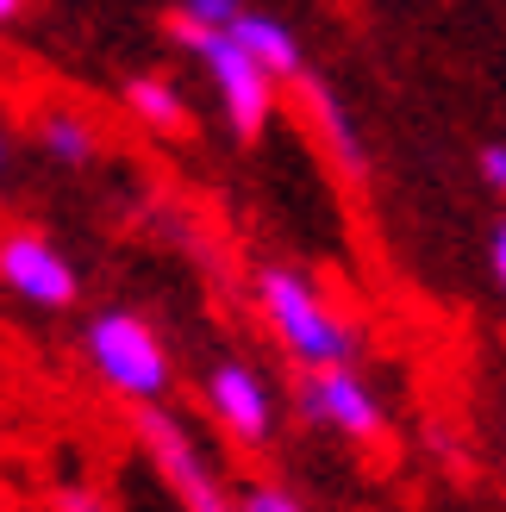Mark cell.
I'll use <instances>...</instances> for the list:
<instances>
[{"label": "cell", "instance_id": "cell-14", "mask_svg": "<svg viewBox=\"0 0 506 512\" xmlns=\"http://www.w3.org/2000/svg\"><path fill=\"white\" fill-rule=\"evenodd\" d=\"M175 13H188L194 25H225V32H232L238 13H244V0H182Z\"/></svg>", "mask_w": 506, "mask_h": 512}, {"label": "cell", "instance_id": "cell-8", "mask_svg": "<svg viewBox=\"0 0 506 512\" xmlns=\"http://www.w3.org/2000/svg\"><path fill=\"white\" fill-rule=\"evenodd\" d=\"M232 38L250 50V57H257L269 75H275V82H294V75H300V38L288 32V25L282 19H269V13H238V25H232Z\"/></svg>", "mask_w": 506, "mask_h": 512}, {"label": "cell", "instance_id": "cell-11", "mask_svg": "<svg viewBox=\"0 0 506 512\" xmlns=\"http://www.w3.org/2000/svg\"><path fill=\"white\" fill-rule=\"evenodd\" d=\"M307 113H313V125H319L325 150H332L350 175H363V138H357V125H350V113L338 107V94L319 88V82H307Z\"/></svg>", "mask_w": 506, "mask_h": 512}, {"label": "cell", "instance_id": "cell-2", "mask_svg": "<svg viewBox=\"0 0 506 512\" xmlns=\"http://www.w3.org/2000/svg\"><path fill=\"white\" fill-rule=\"evenodd\" d=\"M82 350L94 375L107 381L113 394L125 400H163L169 381H175V363H169V344L157 338V325H150L144 313H132V306H107V313H94L88 331H82Z\"/></svg>", "mask_w": 506, "mask_h": 512}, {"label": "cell", "instance_id": "cell-6", "mask_svg": "<svg viewBox=\"0 0 506 512\" xmlns=\"http://www.w3.org/2000/svg\"><path fill=\"white\" fill-rule=\"evenodd\" d=\"M300 413H307L313 425H332V431H344V438H357V444H375V438H382V425H388L375 388L350 363L300 375Z\"/></svg>", "mask_w": 506, "mask_h": 512}, {"label": "cell", "instance_id": "cell-15", "mask_svg": "<svg viewBox=\"0 0 506 512\" xmlns=\"http://www.w3.org/2000/svg\"><path fill=\"white\" fill-rule=\"evenodd\" d=\"M482 182H488L494 194H506V144H488V150H482Z\"/></svg>", "mask_w": 506, "mask_h": 512}, {"label": "cell", "instance_id": "cell-4", "mask_svg": "<svg viewBox=\"0 0 506 512\" xmlns=\"http://www.w3.org/2000/svg\"><path fill=\"white\" fill-rule=\"evenodd\" d=\"M132 431H138V450L150 456V469L163 475V488L175 494V506H182V512H244L238 494L219 481L213 456L200 450V438L169 413V406H157V400L138 406Z\"/></svg>", "mask_w": 506, "mask_h": 512}, {"label": "cell", "instance_id": "cell-9", "mask_svg": "<svg viewBox=\"0 0 506 512\" xmlns=\"http://www.w3.org/2000/svg\"><path fill=\"white\" fill-rule=\"evenodd\" d=\"M125 107H132V119H144L150 132H163V138L188 132V100H182V88H175L169 75H132V82H125Z\"/></svg>", "mask_w": 506, "mask_h": 512}, {"label": "cell", "instance_id": "cell-3", "mask_svg": "<svg viewBox=\"0 0 506 512\" xmlns=\"http://www.w3.org/2000/svg\"><path fill=\"white\" fill-rule=\"evenodd\" d=\"M169 38L182 44L188 57L207 63L213 88H219V107H225V119H232V132L238 138H257L263 125H269V113H275V75L250 57L225 25H194L188 13H175L169 19Z\"/></svg>", "mask_w": 506, "mask_h": 512}, {"label": "cell", "instance_id": "cell-13", "mask_svg": "<svg viewBox=\"0 0 506 512\" xmlns=\"http://www.w3.org/2000/svg\"><path fill=\"white\" fill-rule=\"evenodd\" d=\"M50 512H119V506H107V494L88 481H63V488H50Z\"/></svg>", "mask_w": 506, "mask_h": 512}, {"label": "cell", "instance_id": "cell-17", "mask_svg": "<svg viewBox=\"0 0 506 512\" xmlns=\"http://www.w3.org/2000/svg\"><path fill=\"white\" fill-rule=\"evenodd\" d=\"M19 13H25V0H0V25H13Z\"/></svg>", "mask_w": 506, "mask_h": 512}, {"label": "cell", "instance_id": "cell-5", "mask_svg": "<svg viewBox=\"0 0 506 512\" xmlns=\"http://www.w3.org/2000/svg\"><path fill=\"white\" fill-rule=\"evenodd\" d=\"M0 288L19 294L25 306H44V313H69L82 281L44 232H0Z\"/></svg>", "mask_w": 506, "mask_h": 512}, {"label": "cell", "instance_id": "cell-12", "mask_svg": "<svg viewBox=\"0 0 506 512\" xmlns=\"http://www.w3.org/2000/svg\"><path fill=\"white\" fill-rule=\"evenodd\" d=\"M238 506L244 512H313L300 494H288V488H275V481H250V488L238 494Z\"/></svg>", "mask_w": 506, "mask_h": 512}, {"label": "cell", "instance_id": "cell-1", "mask_svg": "<svg viewBox=\"0 0 506 512\" xmlns=\"http://www.w3.org/2000/svg\"><path fill=\"white\" fill-rule=\"evenodd\" d=\"M257 306L275 331V344H282L300 369H332V363L357 356V325H350L300 269H282V263L263 269L257 275Z\"/></svg>", "mask_w": 506, "mask_h": 512}, {"label": "cell", "instance_id": "cell-10", "mask_svg": "<svg viewBox=\"0 0 506 512\" xmlns=\"http://www.w3.org/2000/svg\"><path fill=\"white\" fill-rule=\"evenodd\" d=\"M38 144H44V157H50V163L82 169V163H94L100 132H94V119H82L75 107H50V113L38 119Z\"/></svg>", "mask_w": 506, "mask_h": 512}, {"label": "cell", "instance_id": "cell-7", "mask_svg": "<svg viewBox=\"0 0 506 512\" xmlns=\"http://www.w3.org/2000/svg\"><path fill=\"white\" fill-rule=\"evenodd\" d=\"M200 400H207V413L219 419V431L232 444L263 450L275 438V394L250 363H213L207 381H200Z\"/></svg>", "mask_w": 506, "mask_h": 512}, {"label": "cell", "instance_id": "cell-16", "mask_svg": "<svg viewBox=\"0 0 506 512\" xmlns=\"http://www.w3.org/2000/svg\"><path fill=\"white\" fill-rule=\"evenodd\" d=\"M488 263H494V281H500V294H506V219L494 225V238H488Z\"/></svg>", "mask_w": 506, "mask_h": 512}, {"label": "cell", "instance_id": "cell-18", "mask_svg": "<svg viewBox=\"0 0 506 512\" xmlns=\"http://www.w3.org/2000/svg\"><path fill=\"white\" fill-rule=\"evenodd\" d=\"M0 175H7V132H0Z\"/></svg>", "mask_w": 506, "mask_h": 512}]
</instances>
